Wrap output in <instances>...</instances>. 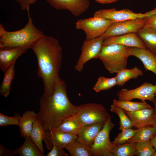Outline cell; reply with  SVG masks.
Segmentation results:
<instances>
[{"instance_id":"obj_1","label":"cell","mask_w":156,"mask_h":156,"mask_svg":"<svg viewBox=\"0 0 156 156\" xmlns=\"http://www.w3.org/2000/svg\"><path fill=\"white\" fill-rule=\"evenodd\" d=\"M36 58L38 76L41 78L44 85L43 95L53 93L62 58V49L59 41L53 37L44 34L35 42L31 48Z\"/></svg>"},{"instance_id":"obj_2","label":"cell","mask_w":156,"mask_h":156,"mask_svg":"<svg viewBox=\"0 0 156 156\" xmlns=\"http://www.w3.org/2000/svg\"><path fill=\"white\" fill-rule=\"evenodd\" d=\"M78 111V106L69 101L65 83L59 77L52 94L49 96L43 95L40 98L36 119L45 131H49L57 128L65 120L77 114Z\"/></svg>"},{"instance_id":"obj_3","label":"cell","mask_w":156,"mask_h":156,"mask_svg":"<svg viewBox=\"0 0 156 156\" xmlns=\"http://www.w3.org/2000/svg\"><path fill=\"white\" fill-rule=\"evenodd\" d=\"M28 21L24 27L18 30L9 31L5 30L1 23L0 24V49L23 47L29 49L44 34L34 25L27 12Z\"/></svg>"},{"instance_id":"obj_4","label":"cell","mask_w":156,"mask_h":156,"mask_svg":"<svg viewBox=\"0 0 156 156\" xmlns=\"http://www.w3.org/2000/svg\"><path fill=\"white\" fill-rule=\"evenodd\" d=\"M130 47L118 44L102 46L99 58L110 73H117L127 68Z\"/></svg>"},{"instance_id":"obj_5","label":"cell","mask_w":156,"mask_h":156,"mask_svg":"<svg viewBox=\"0 0 156 156\" xmlns=\"http://www.w3.org/2000/svg\"><path fill=\"white\" fill-rule=\"evenodd\" d=\"M78 107L77 114L83 126L96 123H105L111 117L105 108L99 104L85 103Z\"/></svg>"},{"instance_id":"obj_6","label":"cell","mask_w":156,"mask_h":156,"mask_svg":"<svg viewBox=\"0 0 156 156\" xmlns=\"http://www.w3.org/2000/svg\"><path fill=\"white\" fill-rule=\"evenodd\" d=\"M115 21L96 17L79 19L75 24L76 29L83 30L86 40H90L101 36Z\"/></svg>"},{"instance_id":"obj_7","label":"cell","mask_w":156,"mask_h":156,"mask_svg":"<svg viewBox=\"0 0 156 156\" xmlns=\"http://www.w3.org/2000/svg\"><path fill=\"white\" fill-rule=\"evenodd\" d=\"M111 117L104 124L90 147L93 156H112L111 150L115 145L109 138V133L114 126Z\"/></svg>"},{"instance_id":"obj_8","label":"cell","mask_w":156,"mask_h":156,"mask_svg":"<svg viewBox=\"0 0 156 156\" xmlns=\"http://www.w3.org/2000/svg\"><path fill=\"white\" fill-rule=\"evenodd\" d=\"M104 39V37L101 36L84 41L81 46V54L75 66L76 70L81 72L87 62L91 59L99 58Z\"/></svg>"},{"instance_id":"obj_9","label":"cell","mask_w":156,"mask_h":156,"mask_svg":"<svg viewBox=\"0 0 156 156\" xmlns=\"http://www.w3.org/2000/svg\"><path fill=\"white\" fill-rule=\"evenodd\" d=\"M156 84L145 82L142 84L135 89L128 90L122 89L117 94L118 100L123 101H131L138 99L141 101L148 100L153 102L155 97Z\"/></svg>"},{"instance_id":"obj_10","label":"cell","mask_w":156,"mask_h":156,"mask_svg":"<svg viewBox=\"0 0 156 156\" xmlns=\"http://www.w3.org/2000/svg\"><path fill=\"white\" fill-rule=\"evenodd\" d=\"M156 13V8L144 13H137L128 9L117 10L115 8L101 9L95 12L94 17L108 19L118 22L143 18Z\"/></svg>"},{"instance_id":"obj_11","label":"cell","mask_w":156,"mask_h":156,"mask_svg":"<svg viewBox=\"0 0 156 156\" xmlns=\"http://www.w3.org/2000/svg\"><path fill=\"white\" fill-rule=\"evenodd\" d=\"M144 26V18L115 22L101 36L105 39L113 36L136 33Z\"/></svg>"},{"instance_id":"obj_12","label":"cell","mask_w":156,"mask_h":156,"mask_svg":"<svg viewBox=\"0 0 156 156\" xmlns=\"http://www.w3.org/2000/svg\"><path fill=\"white\" fill-rule=\"evenodd\" d=\"M46 0L55 9L68 10L76 16H79L85 12L90 4L89 0Z\"/></svg>"},{"instance_id":"obj_13","label":"cell","mask_w":156,"mask_h":156,"mask_svg":"<svg viewBox=\"0 0 156 156\" xmlns=\"http://www.w3.org/2000/svg\"><path fill=\"white\" fill-rule=\"evenodd\" d=\"M77 138L75 135L51 130L45 131L43 141L47 149L50 150L54 145L58 148L64 149L70 142Z\"/></svg>"},{"instance_id":"obj_14","label":"cell","mask_w":156,"mask_h":156,"mask_svg":"<svg viewBox=\"0 0 156 156\" xmlns=\"http://www.w3.org/2000/svg\"><path fill=\"white\" fill-rule=\"evenodd\" d=\"M113 44L129 47L146 49L142 41L135 33L109 37L104 40L102 46Z\"/></svg>"},{"instance_id":"obj_15","label":"cell","mask_w":156,"mask_h":156,"mask_svg":"<svg viewBox=\"0 0 156 156\" xmlns=\"http://www.w3.org/2000/svg\"><path fill=\"white\" fill-rule=\"evenodd\" d=\"M125 112L131 120L133 126L138 129L152 125L154 123L155 110L153 107L135 112Z\"/></svg>"},{"instance_id":"obj_16","label":"cell","mask_w":156,"mask_h":156,"mask_svg":"<svg viewBox=\"0 0 156 156\" xmlns=\"http://www.w3.org/2000/svg\"><path fill=\"white\" fill-rule=\"evenodd\" d=\"M104 124L96 123L82 126L77 135L76 140L90 147Z\"/></svg>"},{"instance_id":"obj_17","label":"cell","mask_w":156,"mask_h":156,"mask_svg":"<svg viewBox=\"0 0 156 156\" xmlns=\"http://www.w3.org/2000/svg\"><path fill=\"white\" fill-rule=\"evenodd\" d=\"M130 56L139 59L146 70L151 71L156 75V55L146 49L130 47Z\"/></svg>"},{"instance_id":"obj_18","label":"cell","mask_w":156,"mask_h":156,"mask_svg":"<svg viewBox=\"0 0 156 156\" xmlns=\"http://www.w3.org/2000/svg\"><path fill=\"white\" fill-rule=\"evenodd\" d=\"M28 49L23 47H14L0 50V68L3 72L17 58Z\"/></svg>"},{"instance_id":"obj_19","label":"cell","mask_w":156,"mask_h":156,"mask_svg":"<svg viewBox=\"0 0 156 156\" xmlns=\"http://www.w3.org/2000/svg\"><path fill=\"white\" fill-rule=\"evenodd\" d=\"M136 33L145 48L156 55V30L144 26Z\"/></svg>"},{"instance_id":"obj_20","label":"cell","mask_w":156,"mask_h":156,"mask_svg":"<svg viewBox=\"0 0 156 156\" xmlns=\"http://www.w3.org/2000/svg\"><path fill=\"white\" fill-rule=\"evenodd\" d=\"M82 126L81 121L77 114L66 118L57 128L52 130L77 136Z\"/></svg>"},{"instance_id":"obj_21","label":"cell","mask_w":156,"mask_h":156,"mask_svg":"<svg viewBox=\"0 0 156 156\" xmlns=\"http://www.w3.org/2000/svg\"><path fill=\"white\" fill-rule=\"evenodd\" d=\"M37 115L32 111H28L23 114L18 125L21 137L24 138L30 137L33 125L36 119Z\"/></svg>"},{"instance_id":"obj_22","label":"cell","mask_w":156,"mask_h":156,"mask_svg":"<svg viewBox=\"0 0 156 156\" xmlns=\"http://www.w3.org/2000/svg\"><path fill=\"white\" fill-rule=\"evenodd\" d=\"M23 144L14 151L15 155L21 156H45L31 140L30 137H26Z\"/></svg>"},{"instance_id":"obj_23","label":"cell","mask_w":156,"mask_h":156,"mask_svg":"<svg viewBox=\"0 0 156 156\" xmlns=\"http://www.w3.org/2000/svg\"><path fill=\"white\" fill-rule=\"evenodd\" d=\"M143 71L135 66L133 68L128 69L127 68L123 69L118 73L116 76L117 80V85L122 86L130 79H136L143 75Z\"/></svg>"},{"instance_id":"obj_24","label":"cell","mask_w":156,"mask_h":156,"mask_svg":"<svg viewBox=\"0 0 156 156\" xmlns=\"http://www.w3.org/2000/svg\"><path fill=\"white\" fill-rule=\"evenodd\" d=\"M64 149L72 156H93L90 146L76 139L70 142Z\"/></svg>"},{"instance_id":"obj_25","label":"cell","mask_w":156,"mask_h":156,"mask_svg":"<svg viewBox=\"0 0 156 156\" xmlns=\"http://www.w3.org/2000/svg\"><path fill=\"white\" fill-rule=\"evenodd\" d=\"M156 133V129L152 125L138 128L135 135L127 143L149 141Z\"/></svg>"},{"instance_id":"obj_26","label":"cell","mask_w":156,"mask_h":156,"mask_svg":"<svg viewBox=\"0 0 156 156\" xmlns=\"http://www.w3.org/2000/svg\"><path fill=\"white\" fill-rule=\"evenodd\" d=\"M113 103L120 107L125 111L128 112H135L144 108L152 107L145 101H142L141 102H138L114 99L113 100Z\"/></svg>"},{"instance_id":"obj_27","label":"cell","mask_w":156,"mask_h":156,"mask_svg":"<svg viewBox=\"0 0 156 156\" xmlns=\"http://www.w3.org/2000/svg\"><path fill=\"white\" fill-rule=\"evenodd\" d=\"M45 134V131L40 122L36 119L32 126L30 138L40 151L44 153L42 141Z\"/></svg>"},{"instance_id":"obj_28","label":"cell","mask_w":156,"mask_h":156,"mask_svg":"<svg viewBox=\"0 0 156 156\" xmlns=\"http://www.w3.org/2000/svg\"><path fill=\"white\" fill-rule=\"evenodd\" d=\"M15 63L11 65L4 72L3 79L0 87V94L4 97L8 96L10 91L11 83L15 75Z\"/></svg>"},{"instance_id":"obj_29","label":"cell","mask_w":156,"mask_h":156,"mask_svg":"<svg viewBox=\"0 0 156 156\" xmlns=\"http://www.w3.org/2000/svg\"><path fill=\"white\" fill-rule=\"evenodd\" d=\"M110 110L119 117L120 120L119 129L120 130L131 128L133 127L131 120L121 108L113 103L111 105Z\"/></svg>"},{"instance_id":"obj_30","label":"cell","mask_w":156,"mask_h":156,"mask_svg":"<svg viewBox=\"0 0 156 156\" xmlns=\"http://www.w3.org/2000/svg\"><path fill=\"white\" fill-rule=\"evenodd\" d=\"M136 151L134 143L115 145L111 150L112 156H133Z\"/></svg>"},{"instance_id":"obj_31","label":"cell","mask_w":156,"mask_h":156,"mask_svg":"<svg viewBox=\"0 0 156 156\" xmlns=\"http://www.w3.org/2000/svg\"><path fill=\"white\" fill-rule=\"evenodd\" d=\"M134 144L136 150L134 156H154L156 152L150 140L136 142Z\"/></svg>"},{"instance_id":"obj_32","label":"cell","mask_w":156,"mask_h":156,"mask_svg":"<svg viewBox=\"0 0 156 156\" xmlns=\"http://www.w3.org/2000/svg\"><path fill=\"white\" fill-rule=\"evenodd\" d=\"M117 84L116 76L111 78L101 76L98 79L93 89L97 93L102 90H109Z\"/></svg>"},{"instance_id":"obj_33","label":"cell","mask_w":156,"mask_h":156,"mask_svg":"<svg viewBox=\"0 0 156 156\" xmlns=\"http://www.w3.org/2000/svg\"><path fill=\"white\" fill-rule=\"evenodd\" d=\"M136 131L137 129L134 130L131 128L122 131L121 133H118L117 136L112 142L115 145L126 143L133 136Z\"/></svg>"},{"instance_id":"obj_34","label":"cell","mask_w":156,"mask_h":156,"mask_svg":"<svg viewBox=\"0 0 156 156\" xmlns=\"http://www.w3.org/2000/svg\"><path fill=\"white\" fill-rule=\"evenodd\" d=\"M21 116L16 113L13 117H9L0 113V126H5L10 125H18Z\"/></svg>"},{"instance_id":"obj_35","label":"cell","mask_w":156,"mask_h":156,"mask_svg":"<svg viewBox=\"0 0 156 156\" xmlns=\"http://www.w3.org/2000/svg\"><path fill=\"white\" fill-rule=\"evenodd\" d=\"M144 26L156 30V13L144 18Z\"/></svg>"},{"instance_id":"obj_36","label":"cell","mask_w":156,"mask_h":156,"mask_svg":"<svg viewBox=\"0 0 156 156\" xmlns=\"http://www.w3.org/2000/svg\"><path fill=\"white\" fill-rule=\"evenodd\" d=\"M68 154L65 153L63 149H60L54 145L52 148L47 153V156H67Z\"/></svg>"},{"instance_id":"obj_37","label":"cell","mask_w":156,"mask_h":156,"mask_svg":"<svg viewBox=\"0 0 156 156\" xmlns=\"http://www.w3.org/2000/svg\"><path fill=\"white\" fill-rule=\"evenodd\" d=\"M20 4L23 10L29 11L30 5L36 3L38 0H15Z\"/></svg>"},{"instance_id":"obj_38","label":"cell","mask_w":156,"mask_h":156,"mask_svg":"<svg viewBox=\"0 0 156 156\" xmlns=\"http://www.w3.org/2000/svg\"><path fill=\"white\" fill-rule=\"evenodd\" d=\"M14 151L7 149L2 145L0 146V156H12L15 155Z\"/></svg>"},{"instance_id":"obj_39","label":"cell","mask_w":156,"mask_h":156,"mask_svg":"<svg viewBox=\"0 0 156 156\" xmlns=\"http://www.w3.org/2000/svg\"><path fill=\"white\" fill-rule=\"evenodd\" d=\"M118 0H95L96 2L102 4L111 3L116 2Z\"/></svg>"},{"instance_id":"obj_40","label":"cell","mask_w":156,"mask_h":156,"mask_svg":"<svg viewBox=\"0 0 156 156\" xmlns=\"http://www.w3.org/2000/svg\"><path fill=\"white\" fill-rule=\"evenodd\" d=\"M153 102L155 106V113L154 122L152 126L156 129V96L155 97Z\"/></svg>"},{"instance_id":"obj_41","label":"cell","mask_w":156,"mask_h":156,"mask_svg":"<svg viewBox=\"0 0 156 156\" xmlns=\"http://www.w3.org/2000/svg\"><path fill=\"white\" fill-rule=\"evenodd\" d=\"M153 147L156 150V133L150 140Z\"/></svg>"},{"instance_id":"obj_42","label":"cell","mask_w":156,"mask_h":156,"mask_svg":"<svg viewBox=\"0 0 156 156\" xmlns=\"http://www.w3.org/2000/svg\"><path fill=\"white\" fill-rule=\"evenodd\" d=\"M154 156H156V152L155 153Z\"/></svg>"},{"instance_id":"obj_43","label":"cell","mask_w":156,"mask_h":156,"mask_svg":"<svg viewBox=\"0 0 156 156\" xmlns=\"http://www.w3.org/2000/svg\"><path fill=\"white\" fill-rule=\"evenodd\" d=\"M155 96H156V92H155Z\"/></svg>"}]
</instances>
